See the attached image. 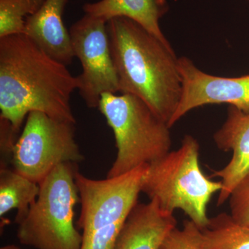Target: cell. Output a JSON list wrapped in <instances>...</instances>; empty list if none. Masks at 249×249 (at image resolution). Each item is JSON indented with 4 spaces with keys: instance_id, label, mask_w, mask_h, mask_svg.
Here are the masks:
<instances>
[{
    "instance_id": "obj_1",
    "label": "cell",
    "mask_w": 249,
    "mask_h": 249,
    "mask_svg": "<svg viewBox=\"0 0 249 249\" xmlns=\"http://www.w3.org/2000/svg\"><path fill=\"white\" fill-rule=\"evenodd\" d=\"M78 76L24 34L0 38V118L16 134L32 111L76 124L71 96Z\"/></svg>"
},
{
    "instance_id": "obj_2",
    "label": "cell",
    "mask_w": 249,
    "mask_h": 249,
    "mask_svg": "<svg viewBox=\"0 0 249 249\" xmlns=\"http://www.w3.org/2000/svg\"><path fill=\"white\" fill-rule=\"evenodd\" d=\"M107 27L121 93L140 98L169 125L182 89L171 45L128 18H113Z\"/></svg>"
},
{
    "instance_id": "obj_3",
    "label": "cell",
    "mask_w": 249,
    "mask_h": 249,
    "mask_svg": "<svg viewBox=\"0 0 249 249\" xmlns=\"http://www.w3.org/2000/svg\"><path fill=\"white\" fill-rule=\"evenodd\" d=\"M221 181L206 177L199 164V144L191 135L183 137L178 150H171L148 165L142 192L167 212L181 210L199 229L209 224L211 198L222 190Z\"/></svg>"
},
{
    "instance_id": "obj_4",
    "label": "cell",
    "mask_w": 249,
    "mask_h": 249,
    "mask_svg": "<svg viewBox=\"0 0 249 249\" xmlns=\"http://www.w3.org/2000/svg\"><path fill=\"white\" fill-rule=\"evenodd\" d=\"M98 109L112 129L117 155L107 178L150 165L171 151L170 127L140 98L106 93Z\"/></svg>"
},
{
    "instance_id": "obj_5",
    "label": "cell",
    "mask_w": 249,
    "mask_h": 249,
    "mask_svg": "<svg viewBox=\"0 0 249 249\" xmlns=\"http://www.w3.org/2000/svg\"><path fill=\"white\" fill-rule=\"evenodd\" d=\"M78 170V163H62L38 183L37 199L18 224L22 245L36 249H81L83 235L73 222L80 201L75 179Z\"/></svg>"
},
{
    "instance_id": "obj_6",
    "label": "cell",
    "mask_w": 249,
    "mask_h": 249,
    "mask_svg": "<svg viewBox=\"0 0 249 249\" xmlns=\"http://www.w3.org/2000/svg\"><path fill=\"white\" fill-rule=\"evenodd\" d=\"M75 124L40 111L29 113L13 150L14 170L39 183L59 165L83 161Z\"/></svg>"
},
{
    "instance_id": "obj_7",
    "label": "cell",
    "mask_w": 249,
    "mask_h": 249,
    "mask_svg": "<svg viewBox=\"0 0 249 249\" xmlns=\"http://www.w3.org/2000/svg\"><path fill=\"white\" fill-rule=\"evenodd\" d=\"M147 165L106 179L95 180L77 171L76 183L81 204L77 225L85 235L122 224L137 205Z\"/></svg>"
},
{
    "instance_id": "obj_8",
    "label": "cell",
    "mask_w": 249,
    "mask_h": 249,
    "mask_svg": "<svg viewBox=\"0 0 249 249\" xmlns=\"http://www.w3.org/2000/svg\"><path fill=\"white\" fill-rule=\"evenodd\" d=\"M107 24L101 18L85 14L70 29L74 56L83 67L78 91L89 108H98L103 93L120 92Z\"/></svg>"
},
{
    "instance_id": "obj_9",
    "label": "cell",
    "mask_w": 249,
    "mask_h": 249,
    "mask_svg": "<svg viewBox=\"0 0 249 249\" xmlns=\"http://www.w3.org/2000/svg\"><path fill=\"white\" fill-rule=\"evenodd\" d=\"M178 67L182 89L170 127L190 111L207 105L225 103L249 113V74L235 78L213 76L201 71L187 57L178 58Z\"/></svg>"
},
{
    "instance_id": "obj_10",
    "label": "cell",
    "mask_w": 249,
    "mask_h": 249,
    "mask_svg": "<svg viewBox=\"0 0 249 249\" xmlns=\"http://www.w3.org/2000/svg\"><path fill=\"white\" fill-rule=\"evenodd\" d=\"M213 140L219 150L232 152L229 163L211 175L221 178L222 188L217 201V206H221L227 202L241 180L249 174V113L229 106L227 119L214 134Z\"/></svg>"
},
{
    "instance_id": "obj_11",
    "label": "cell",
    "mask_w": 249,
    "mask_h": 249,
    "mask_svg": "<svg viewBox=\"0 0 249 249\" xmlns=\"http://www.w3.org/2000/svg\"><path fill=\"white\" fill-rule=\"evenodd\" d=\"M177 224L174 213L160 209L155 201L137 203L126 219L112 249H160Z\"/></svg>"
},
{
    "instance_id": "obj_12",
    "label": "cell",
    "mask_w": 249,
    "mask_h": 249,
    "mask_svg": "<svg viewBox=\"0 0 249 249\" xmlns=\"http://www.w3.org/2000/svg\"><path fill=\"white\" fill-rule=\"evenodd\" d=\"M68 0H45L40 9L26 21L24 35L51 57L66 66L74 58L70 31L63 16Z\"/></svg>"
},
{
    "instance_id": "obj_13",
    "label": "cell",
    "mask_w": 249,
    "mask_h": 249,
    "mask_svg": "<svg viewBox=\"0 0 249 249\" xmlns=\"http://www.w3.org/2000/svg\"><path fill=\"white\" fill-rule=\"evenodd\" d=\"M167 0H99L83 6L85 14L110 20L126 18L142 26L165 43H169L160 27V19L168 11Z\"/></svg>"
},
{
    "instance_id": "obj_14",
    "label": "cell",
    "mask_w": 249,
    "mask_h": 249,
    "mask_svg": "<svg viewBox=\"0 0 249 249\" xmlns=\"http://www.w3.org/2000/svg\"><path fill=\"white\" fill-rule=\"evenodd\" d=\"M40 192L38 183L23 176L6 165L0 167V216L17 210L15 222L18 224L35 203Z\"/></svg>"
},
{
    "instance_id": "obj_15",
    "label": "cell",
    "mask_w": 249,
    "mask_h": 249,
    "mask_svg": "<svg viewBox=\"0 0 249 249\" xmlns=\"http://www.w3.org/2000/svg\"><path fill=\"white\" fill-rule=\"evenodd\" d=\"M200 238L204 249H249V227L236 222L231 214L221 213L200 229Z\"/></svg>"
},
{
    "instance_id": "obj_16",
    "label": "cell",
    "mask_w": 249,
    "mask_h": 249,
    "mask_svg": "<svg viewBox=\"0 0 249 249\" xmlns=\"http://www.w3.org/2000/svg\"><path fill=\"white\" fill-rule=\"evenodd\" d=\"M45 0H0V38L24 34L26 21L42 7Z\"/></svg>"
},
{
    "instance_id": "obj_17",
    "label": "cell",
    "mask_w": 249,
    "mask_h": 249,
    "mask_svg": "<svg viewBox=\"0 0 249 249\" xmlns=\"http://www.w3.org/2000/svg\"><path fill=\"white\" fill-rule=\"evenodd\" d=\"M160 249H204L200 229L190 219L184 221L182 229H174L165 237Z\"/></svg>"
},
{
    "instance_id": "obj_18",
    "label": "cell",
    "mask_w": 249,
    "mask_h": 249,
    "mask_svg": "<svg viewBox=\"0 0 249 249\" xmlns=\"http://www.w3.org/2000/svg\"><path fill=\"white\" fill-rule=\"evenodd\" d=\"M228 201L232 218L239 224L249 227V174L235 186Z\"/></svg>"
},
{
    "instance_id": "obj_19",
    "label": "cell",
    "mask_w": 249,
    "mask_h": 249,
    "mask_svg": "<svg viewBox=\"0 0 249 249\" xmlns=\"http://www.w3.org/2000/svg\"><path fill=\"white\" fill-rule=\"evenodd\" d=\"M0 249H20L19 247H18L17 246L11 245H6L4 246V247H1Z\"/></svg>"
},
{
    "instance_id": "obj_20",
    "label": "cell",
    "mask_w": 249,
    "mask_h": 249,
    "mask_svg": "<svg viewBox=\"0 0 249 249\" xmlns=\"http://www.w3.org/2000/svg\"></svg>"
}]
</instances>
